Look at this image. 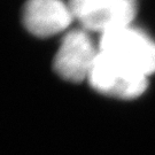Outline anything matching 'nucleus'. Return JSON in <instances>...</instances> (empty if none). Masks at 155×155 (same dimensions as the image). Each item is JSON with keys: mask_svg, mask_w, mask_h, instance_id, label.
Masks as SVG:
<instances>
[{"mask_svg": "<svg viewBox=\"0 0 155 155\" xmlns=\"http://www.w3.org/2000/svg\"><path fill=\"white\" fill-rule=\"evenodd\" d=\"M98 47L100 56L125 75L147 78L155 72V41L130 25L102 33Z\"/></svg>", "mask_w": 155, "mask_h": 155, "instance_id": "obj_1", "label": "nucleus"}, {"mask_svg": "<svg viewBox=\"0 0 155 155\" xmlns=\"http://www.w3.org/2000/svg\"><path fill=\"white\" fill-rule=\"evenodd\" d=\"M68 4L82 29L100 35L129 27L137 12L136 0H69Z\"/></svg>", "mask_w": 155, "mask_h": 155, "instance_id": "obj_2", "label": "nucleus"}, {"mask_svg": "<svg viewBox=\"0 0 155 155\" xmlns=\"http://www.w3.org/2000/svg\"><path fill=\"white\" fill-rule=\"evenodd\" d=\"M99 54L90 35L84 29H75L67 33L56 52L53 68L61 78L69 82L87 79Z\"/></svg>", "mask_w": 155, "mask_h": 155, "instance_id": "obj_3", "label": "nucleus"}, {"mask_svg": "<svg viewBox=\"0 0 155 155\" xmlns=\"http://www.w3.org/2000/svg\"><path fill=\"white\" fill-rule=\"evenodd\" d=\"M74 15L62 0H28L23 7L22 22L36 37H51L66 30Z\"/></svg>", "mask_w": 155, "mask_h": 155, "instance_id": "obj_4", "label": "nucleus"}, {"mask_svg": "<svg viewBox=\"0 0 155 155\" xmlns=\"http://www.w3.org/2000/svg\"><path fill=\"white\" fill-rule=\"evenodd\" d=\"M90 85L100 93L118 99H133L145 92L147 78H139L122 74L98 54L89 78Z\"/></svg>", "mask_w": 155, "mask_h": 155, "instance_id": "obj_5", "label": "nucleus"}]
</instances>
